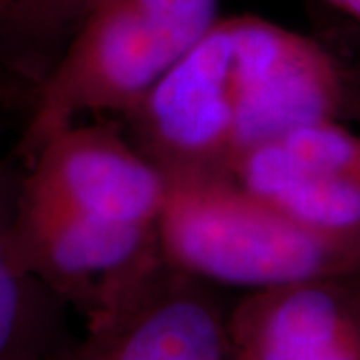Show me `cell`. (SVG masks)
<instances>
[{
  "label": "cell",
  "mask_w": 360,
  "mask_h": 360,
  "mask_svg": "<svg viewBox=\"0 0 360 360\" xmlns=\"http://www.w3.org/2000/svg\"><path fill=\"white\" fill-rule=\"evenodd\" d=\"M342 118L360 122V66H345V103Z\"/></svg>",
  "instance_id": "8fae6325"
},
{
  "label": "cell",
  "mask_w": 360,
  "mask_h": 360,
  "mask_svg": "<svg viewBox=\"0 0 360 360\" xmlns=\"http://www.w3.org/2000/svg\"><path fill=\"white\" fill-rule=\"evenodd\" d=\"M231 360H360L352 276L250 290L229 312Z\"/></svg>",
  "instance_id": "ba28073f"
},
{
  "label": "cell",
  "mask_w": 360,
  "mask_h": 360,
  "mask_svg": "<svg viewBox=\"0 0 360 360\" xmlns=\"http://www.w3.org/2000/svg\"><path fill=\"white\" fill-rule=\"evenodd\" d=\"M352 278H354V281H356V283L360 284V269H359V272H356V274H354V276H352Z\"/></svg>",
  "instance_id": "4fadbf2b"
},
{
  "label": "cell",
  "mask_w": 360,
  "mask_h": 360,
  "mask_svg": "<svg viewBox=\"0 0 360 360\" xmlns=\"http://www.w3.org/2000/svg\"><path fill=\"white\" fill-rule=\"evenodd\" d=\"M219 286L162 264L54 360H231Z\"/></svg>",
  "instance_id": "8992f818"
},
{
  "label": "cell",
  "mask_w": 360,
  "mask_h": 360,
  "mask_svg": "<svg viewBox=\"0 0 360 360\" xmlns=\"http://www.w3.org/2000/svg\"><path fill=\"white\" fill-rule=\"evenodd\" d=\"M232 179L312 231L360 240V134L336 118L258 146Z\"/></svg>",
  "instance_id": "52a82bcc"
},
{
  "label": "cell",
  "mask_w": 360,
  "mask_h": 360,
  "mask_svg": "<svg viewBox=\"0 0 360 360\" xmlns=\"http://www.w3.org/2000/svg\"><path fill=\"white\" fill-rule=\"evenodd\" d=\"M20 198L92 219L158 224L167 176L118 122H72L25 160Z\"/></svg>",
  "instance_id": "5b68a950"
},
{
  "label": "cell",
  "mask_w": 360,
  "mask_h": 360,
  "mask_svg": "<svg viewBox=\"0 0 360 360\" xmlns=\"http://www.w3.org/2000/svg\"><path fill=\"white\" fill-rule=\"evenodd\" d=\"M96 0H0V92L30 110Z\"/></svg>",
  "instance_id": "30bf717a"
},
{
  "label": "cell",
  "mask_w": 360,
  "mask_h": 360,
  "mask_svg": "<svg viewBox=\"0 0 360 360\" xmlns=\"http://www.w3.org/2000/svg\"><path fill=\"white\" fill-rule=\"evenodd\" d=\"M158 236L167 264L214 286L258 290L360 269V240L312 231L231 176L168 174Z\"/></svg>",
  "instance_id": "7a4b0ae2"
},
{
  "label": "cell",
  "mask_w": 360,
  "mask_h": 360,
  "mask_svg": "<svg viewBox=\"0 0 360 360\" xmlns=\"http://www.w3.org/2000/svg\"><path fill=\"white\" fill-rule=\"evenodd\" d=\"M222 0H96L28 110L25 162L82 115H129L220 18Z\"/></svg>",
  "instance_id": "3957f363"
},
{
  "label": "cell",
  "mask_w": 360,
  "mask_h": 360,
  "mask_svg": "<svg viewBox=\"0 0 360 360\" xmlns=\"http://www.w3.org/2000/svg\"><path fill=\"white\" fill-rule=\"evenodd\" d=\"M324 2L360 25V0H324Z\"/></svg>",
  "instance_id": "7c38bea8"
},
{
  "label": "cell",
  "mask_w": 360,
  "mask_h": 360,
  "mask_svg": "<svg viewBox=\"0 0 360 360\" xmlns=\"http://www.w3.org/2000/svg\"><path fill=\"white\" fill-rule=\"evenodd\" d=\"M345 65L316 40L260 16H226L129 115L130 142L162 174L231 176L258 146L342 118Z\"/></svg>",
  "instance_id": "6da1fadb"
},
{
  "label": "cell",
  "mask_w": 360,
  "mask_h": 360,
  "mask_svg": "<svg viewBox=\"0 0 360 360\" xmlns=\"http://www.w3.org/2000/svg\"><path fill=\"white\" fill-rule=\"evenodd\" d=\"M14 243L26 269L84 322L127 300L167 262L158 224L82 217L26 202L20 193Z\"/></svg>",
  "instance_id": "277c9868"
},
{
  "label": "cell",
  "mask_w": 360,
  "mask_h": 360,
  "mask_svg": "<svg viewBox=\"0 0 360 360\" xmlns=\"http://www.w3.org/2000/svg\"><path fill=\"white\" fill-rule=\"evenodd\" d=\"M25 162L0 158V360H54L75 338L65 300L22 264L14 219Z\"/></svg>",
  "instance_id": "9c48e42d"
}]
</instances>
